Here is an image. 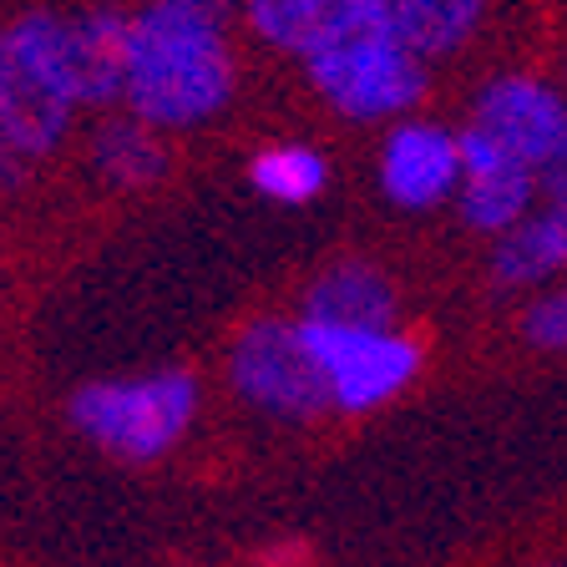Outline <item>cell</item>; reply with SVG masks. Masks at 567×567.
Masks as SVG:
<instances>
[{"label": "cell", "mask_w": 567, "mask_h": 567, "mask_svg": "<svg viewBox=\"0 0 567 567\" xmlns=\"http://www.w3.org/2000/svg\"><path fill=\"white\" fill-rule=\"evenodd\" d=\"M167 6H177V11H193V16H208V21H234L238 0H167Z\"/></svg>", "instance_id": "obj_19"}, {"label": "cell", "mask_w": 567, "mask_h": 567, "mask_svg": "<svg viewBox=\"0 0 567 567\" xmlns=\"http://www.w3.org/2000/svg\"><path fill=\"white\" fill-rule=\"evenodd\" d=\"M547 208H553V218L567 228V193H547Z\"/></svg>", "instance_id": "obj_21"}, {"label": "cell", "mask_w": 567, "mask_h": 567, "mask_svg": "<svg viewBox=\"0 0 567 567\" xmlns=\"http://www.w3.org/2000/svg\"><path fill=\"white\" fill-rule=\"evenodd\" d=\"M127 47H132V11L117 6H86L66 16V66L82 106H112L127 86Z\"/></svg>", "instance_id": "obj_11"}, {"label": "cell", "mask_w": 567, "mask_h": 567, "mask_svg": "<svg viewBox=\"0 0 567 567\" xmlns=\"http://www.w3.org/2000/svg\"><path fill=\"white\" fill-rule=\"evenodd\" d=\"M380 188L395 208L431 213L461 188V132L425 117H401L380 147Z\"/></svg>", "instance_id": "obj_8"}, {"label": "cell", "mask_w": 567, "mask_h": 567, "mask_svg": "<svg viewBox=\"0 0 567 567\" xmlns=\"http://www.w3.org/2000/svg\"><path fill=\"white\" fill-rule=\"evenodd\" d=\"M466 127L482 132L486 142H496L507 157H517V163L543 173L567 132V96L557 92L553 82H543V76L507 71V76H492V82L476 92V106H472V122H466Z\"/></svg>", "instance_id": "obj_7"}, {"label": "cell", "mask_w": 567, "mask_h": 567, "mask_svg": "<svg viewBox=\"0 0 567 567\" xmlns=\"http://www.w3.org/2000/svg\"><path fill=\"white\" fill-rule=\"evenodd\" d=\"M76 106L66 16L25 11L0 25V132H11L31 157H47L66 142Z\"/></svg>", "instance_id": "obj_2"}, {"label": "cell", "mask_w": 567, "mask_h": 567, "mask_svg": "<svg viewBox=\"0 0 567 567\" xmlns=\"http://www.w3.org/2000/svg\"><path fill=\"white\" fill-rule=\"evenodd\" d=\"M248 183L269 203L305 208V203H315L319 193L330 188V163H324V153L305 147V142H274V147H264L248 163Z\"/></svg>", "instance_id": "obj_16"}, {"label": "cell", "mask_w": 567, "mask_h": 567, "mask_svg": "<svg viewBox=\"0 0 567 567\" xmlns=\"http://www.w3.org/2000/svg\"><path fill=\"white\" fill-rule=\"evenodd\" d=\"M31 163H35V157L25 153L21 142H16L11 132H0V193L21 188L25 177H31Z\"/></svg>", "instance_id": "obj_18"}, {"label": "cell", "mask_w": 567, "mask_h": 567, "mask_svg": "<svg viewBox=\"0 0 567 567\" xmlns=\"http://www.w3.org/2000/svg\"><path fill=\"white\" fill-rule=\"evenodd\" d=\"M522 334L537 350H553V354L567 350V284L543 299H532L527 315H522Z\"/></svg>", "instance_id": "obj_17"}, {"label": "cell", "mask_w": 567, "mask_h": 567, "mask_svg": "<svg viewBox=\"0 0 567 567\" xmlns=\"http://www.w3.org/2000/svg\"><path fill=\"white\" fill-rule=\"evenodd\" d=\"M557 269H567V228L553 218V208L527 213L492 248V279L502 289H532V284L553 279Z\"/></svg>", "instance_id": "obj_15"}, {"label": "cell", "mask_w": 567, "mask_h": 567, "mask_svg": "<svg viewBox=\"0 0 567 567\" xmlns=\"http://www.w3.org/2000/svg\"><path fill=\"white\" fill-rule=\"evenodd\" d=\"M71 425L117 461H157L188 436L198 415V380L188 370H153L132 380H92L71 395Z\"/></svg>", "instance_id": "obj_3"}, {"label": "cell", "mask_w": 567, "mask_h": 567, "mask_svg": "<svg viewBox=\"0 0 567 567\" xmlns=\"http://www.w3.org/2000/svg\"><path fill=\"white\" fill-rule=\"evenodd\" d=\"M305 319L344 330H390L395 324V284L365 259H340L305 289Z\"/></svg>", "instance_id": "obj_12"}, {"label": "cell", "mask_w": 567, "mask_h": 567, "mask_svg": "<svg viewBox=\"0 0 567 567\" xmlns=\"http://www.w3.org/2000/svg\"><path fill=\"white\" fill-rule=\"evenodd\" d=\"M92 167L102 173V183L122 193H137V188H153L167 177V147H163V132L153 122L132 117H106L92 137Z\"/></svg>", "instance_id": "obj_14"}, {"label": "cell", "mask_w": 567, "mask_h": 567, "mask_svg": "<svg viewBox=\"0 0 567 567\" xmlns=\"http://www.w3.org/2000/svg\"><path fill=\"white\" fill-rule=\"evenodd\" d=\"M537 188H543V173L517 157H507L496 142H486L482 132H461V188H456V203H461V218L466 228L476 234H507L517 228L522 218L532 213L537 203Z\"/></svg>", "instance_id": "obj_9"}, {"label": "cell", "mask_w": 567, "mask_h": 567, "mask_svg": "<svg viewBox=\"0 0 567 567\" xmlns=\"http://www.w3.org/2000/svg\"><path fill=\"white\" fill-rule=\"evenodd\" d=\"M319 370L330 380V401L340 411H375L390 395H401L421 370V344L395 330H344V324H319L299 319Z\"/></svg>", "instance_id": "obj_6"}, {"label": "cell", "mask_w": 567, "mask_h": 567, "mask_svg": "<svg viewBox=\"0 0 567 567\" xmlns=\"http://www.w3.org/2000/svg\"><path fill=\"white\" fill-rule=\"evenodd\" d=\"M228 385L254 411L279 421H315L330 411V380L319 370L299 319H248L228 344Z\"/></svg>", "instance_id": "obj_5"}, {"label": "cell", "mask_w": 567, "mask_h": 567, "mask_svg": "<svg viewBox=\"0 0 567 567\" xmlns=\"http://www.w3.org/2000/svg\"><path fill=\"white\" fill-rule=\"evenodd\" d=\"M234 47L228 25L208 16L177 11L167 0H147L132 11L127 86L122 106L153 122L157 132L203 127L234 102Z\"/></svg>", "instance_id": "obj_1"}, {"label": "cell", "mask_w": 567, "mask_h": 567, "mask_svg": "<svg viewBox=\"0 0 567 567\" xmlns=\"http://www.w3.org/2000/svg\"><path fill=\"white\" fill-rule=\"evenodd\" d=\"M543 188L547 193H567V132H563V142H557L553 163L543 167Z\"/></svg>", "instance_id": "obj_20"}, {"label": "cell", "mask_w": 567, "mask_h": 567, "mask_svg": "<svg viewBox=\"0 0 567 567\" xmlns=\"http://www.w3.org/2000/svg\"><path fill=\"white\" fill-rule=\"evenodd\" d=\"M492 0H385V25L421 61L451 56L482 31Z\"/></svg>", "instance_id": "obj_13"}, {"label": "cell", "mask_w": 567, "mask_h": 567, "mask_svg": "<svg viewBox=\"0 0 567 567\" xmlns=\"http://www.w3.org/2000/svg\"><path fill=\"white\" fill-rule=\"evenodd\" d=\"M244 21L284 56H319L324 47L385 21V0H244Z\"/></svg>", "instance_id": "obj_10"}, {"label": "cell", "mask_w": 567, "mask_h": 567, "mask_svg": "<svg viewBox=\"0 0 567 567\" xmlns=\"http://www.w3.org/2000/svg\"><path fill=\"white\" fill-rule=\"evenodd\" d=\"M309 86L350 122H401L425 96V61L385 21L305 61Z\"/></svg>", "instance_id": "obj_4"}]
</instances>
